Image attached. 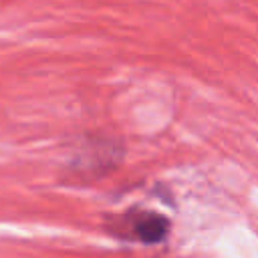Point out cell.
Returning <instances> with one entry per match:
<instances>
[{
	"instance_id": "1",
	"label": "cell",
	"mask_w": 258,
	"mask_h": 258,
	"mask_svg": "<svg viewBox=\"0 0 258 258\" xmlns=\"http://www.w3.org/2000/svg\"><path fill=\"white\" fill-rule=\"evenodd\" d=\"M125 232L129 238L145 242V244H155L161 242L167 236L169 230V222L155 212H139V214H131L127 220Z\"/></svg>"
}]
</instances>
